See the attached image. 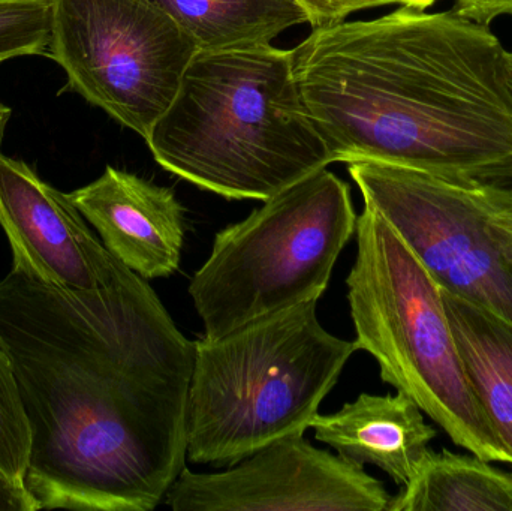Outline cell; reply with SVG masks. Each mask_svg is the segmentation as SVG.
I'll use <instances>...</instances> for the list:
<instances>
[{
  "mask_svg": "<svg viewBox=\"0 0 512 511\" xmlns=\"http://www.w3.org/2000/svg\"><path fill=\"white\" fill-rule=\"evenodd\" d=\"M318 300L195 342L188 459L228 468L279 438L306 434L357 347L322 327Z\"/></svg>",
  "mask_w": 512,
  "mask_h": 511,
  "instance_id": "4",
  "label": "cell"
},
{
  "mask_svg": "<svg viewBox=\"0 0 512 511\" xmlns=\"http://www.w3.org/2000/svg\"><path fill=\"white\" fill-rule=\"evenodd\" d=\"M442 299L469 383L512 456V326L465 297Z\"/></svg>",
  "mask_w": 512,
  "mask_h": 511,
  "instance_id": "13",
  "label": "cell"
},
{
  "mask_svg": "<svg viewBox=\"0 0 512 511\" xmlns=\"http://www.w3.org/2000/svg\"><path fill=\"white\" fill-rule=\"evenodd\" d=\"M453 11L474 23L490 27L502 15L512 17V0H456Z\"/></svg>",
  "mask_w": 512,
  "mask_h": 511,
  "instance_id": "19",
  "label": "cell"
},
{
  "mask_svg": "<svg viewBox=\"0 0 512 511\" xmlns=\"http://www.w3.org/2000/svg\"><path fill=\"white\" fill-rule=\"evenodd\" d=\"M357 219L348 183L322 168L219 231L189 285L204 338L319 300Z\"/></svg>",
  "mask_w": 512,
  "mask_h": 511,
  "instance_id": "6",
  "label": "cell"
},
{
  "mask_svg": "<svg viewBox=\"0 0 512 511\" xmlns=\"http://www.w3.org/2000/svg\"><path fill=\"white\" fill-rule=\"evenodd\" d=\"M51 0L0 2V63L21 56H47Z\"/></svg>",
  "mask_w": 512,
  "mask_h": 511,
  "instance_id": "17",
  "label": "cell"
},
{
  "mask_svg": "<svg viewBox=\"0 0 512 511\" xmlns=\"http://www.w3.org/2000/svg\"><path fill=\"white\" fill-rule=\"evenodd\" d=\"M32 432L8 354L0 345V471L24 488Z\"/></svg>",
  "mask_w": 512,
  "mask_h": 511,
  "instance_id": "16",
  "label": "cell"
},
{
  "mask_svg": "<svg viewBox=\"0 0 512 511\" xmlns=\"http://www.w3.org/2000/svg\"><path fill=\"white\" fill-rule=\"evenodd\" d=\"M348 302L355 347L378 362L384 383L411 398L454 444L512 467L463 368L442 290L390 224L364 204Z\"/></svg>",
  "mask_w": 512,
  "mask_h": 511,
  "instance_id": "5",
  "label": "cell"
},
{
  "mask_svg": "<svg viewBox=\"0 0 512 511\" xmlns=\"http://www.w3.org/2000/svg\"><path fill=\"white\" fill-rule=\"evenodd\" d=\"M387 511H512V473L472 453L429 449Z\"/></svg>",
  "mask_w": 512,
  "mask_h": 511,
  "instance_id": "14",
  "label": "cell"
},
{
  "mask_svg": "<svg viewBox=\"0 0 512 511\" xmlns=\"http://www.w3.org/2000/svg\"><path fill=\"white\" fill-rule=\"evenodd\" d=\"M394 5L415 6L420 9H429L432 6L429 0H394Z\"/></svg>",
  "mask_w": 512,
  "mask_h": 511,
  "instance_id": "22",
  "label": "cell"
},
{
  "mask_svg": "<svg viewBox=\"0 0 512 511\" xmlns=\"http://www.w3.org/2000/svg\"><path fill=\"white\" fill-rule=\"evenodd\" d=\"M0 2H2V0H0Z\"/></svg>",
  "mask_w": 512,
  "mask_h": 511,
  "instance_id": "25",
  "label": "cell"
},
{
  "mask_svg": "<svg viewBox=\"0 0 512 511\" xmlns=\"http://www.w3.org/2000/svg\"><path fill=\"white\" fill-rule=\"evenodd\" d=\"M0 345L29 417L36 509L155 510L186 468L195 342L146 279L117 258L92 291L12 267Z\"/></svg>",
  "mask_w": 512,
  "mask_h": 511,
  "instance_id": "1",
  "label": "cell"
},
{
  "mask_svg": "<svg viewBox=\"0 0 512 511\" xmlns=\"http://www.w3.org/2000/svg\"><path fill=\"white\" fill-rule=\"evenodd\" d=\"M390 500L363 465L292 434L221 473L185 468L165 504L176 511H387Z\"/></svg>",
  "mask_w": 512,
  "mask_h": 511,
  "instance_id": "9",
  "label": "cell"
},
{
  "mask_svg": "<svg viewBox=\"0 0 512 511\" xmlns=\"http://www.w3.org/2000/svg\"><path fill=\"white\" fill-rule=\"evenodd\" d=\"M309 15V24L328 26L345 20L352 12L376 6L394 5V0H298Z\"/></svg>",
  "mask_w": 512,
  "mask_h": 511,
  "instance_id": "18",
  "label": "cell"
},
{
  "mask_svg": "<svg viewBox=\"0 0 512 511\" xmlns=\"http://www.w3.org/2000/svg\"><path fill=\"white\" fill-rule=\"evenodd\" d=\"M48 57L65 90L146 140L176 98L197 45L150 0H51Z\"/></svg>",
  "mask_w": 512,
  "mask_h": 511,
  "instance_id": "8",
  "label": "cell"
},
{
  "mask_svg": "<svg viewBox=\"0 0 512 511\" xmlns=\"http://www.w3.org/2000/svg\"><path fill=\"white\" fill-rule=\"evenodd\" d=\"M167 12L198 51L271 44L289 27L309 23L298 0H150Z\"/></svg>",
  "mask_w": 512,
  "mask_h": 511,
  "instance_id": "15",
  "label": "cell"
},
{
  "mask_svg": "<svg viewBox=\"0 0 512 511\" xmlns=\"http://www.w3.org/2000/svg\"><path fill=\"white\" fill-rule=\"evenodd\" d=\"M12 110L8 105L0 101V144H2L3 134H5L6 125L11 119Z\"/></svg>",
  "mask_w": 512,
  "mask_h": 511,
  "instance_id": "21",
  "label": "cell"
},
{
  "mask_svg": "<svg viewBox=\"0 0 512 511\" xmlns=\"http://www.w3.org/2000/svg\"><path fill=\"white\" fill-rule=\"evenodd\" d=\"M32 500L23 486L6 477L0 471V511H36Z\"/></svg>",
  "mask_w": 512,
  "mask_h": 511,
  "instance_id": "20",
  "label": "cell"
},
{
  "mask_svg": "<svg viewBox=\"0 0 512 511\" xmlns=\"http://www.w3.org/2000/svg\"><path fill=\"white\" fill-rule=\"evenodd\" d=\"M429 2H430V5L433 6V5H435L436 0H429Z\"/></svg>",
  "mask_w": 512,
  "mask_h": 511,
  "instance_id": "24",
  "label": "cell"
},
{
  "mask_svg": "<svg viewBox=\"0 0 512 511\" xmlns=\"http://www.w3.org/2000/svg\"><path fill=\"white\" fill-rule=\"evenodd\" d=\"M508 57H510V81H511V87H512V51H510V54H508Z\"/></svg>",
  "mask_w": 512,
  "mask_h": 511,
  "instance_id": "23",
  "label": "cell"
},
{
  "mask_svg": "<svg viewBox=\"0 0 512 511\" xmlns=\"http://www.w3.org/2000/svg\"><path fill=\"white\" fill-rule=\"evenodd\" d=\"M0 227L14 267L65 290L92 291L110 281L116 257L87 227L69 194L26 162L0 152Z\"/></svg>",
  "mask_w": 512,
  "mask_h": 511,
  "instance_id": "10",
  "label": "cell"
},
{
  "mask_svg": "<svg viewBox=\"0 0 512 511\" xmlns=\"http://www.w3.org/2000/svg\"><path fill=\"white\" fill-rule=\"evenodd\" d=\"M348 171L442 290L512 326V192L387 162H349Z\"/></svg>",
  "mask_w": 512,
  "mask_h": 511,
  "instance_id": "7",
  "label": "cell"
},
{
  "mask_svg": "<svg viewBox=\"0 0 512 511\" xmlns=\"http://www.w3.org/2000/svg\"><path fill=\"white\" fill-rule=\"evenodd\" d=\"M69 198L110 254L141 278H168L179 269L185 209L170 188L107 167Z\"/></svg>",
  "mask_w": 512,
  "mask_h": 511,
  "instance_id": "11",
  "label": "cell"
},
{
  "mask_svg": "<svg viewBox=\"0 0 512 511\" xmlns=\"http://www.w3.org/2000/svg\"><path fill=\"white\" fill-rule=\"evenodd\" d=\"M292 53L333 162L403 165L512 192L510 51L490 27L400 5L315 27Z\"/></svg>",
  "mask_w": 512,
  "mask_h": 511,
  "instance_id": "2",
  "label": "cell"
},
{
  "mask_svg": "<svg viewBox=\"0 0 512 511\" xmlns=\"http://www.w3.org/2000/svg\"><path fill=\"white\" fill-rule=\"evenodd\" d=\"M424 416L403 393H363L337 413L316 414L310 428L316 441L346 461L378 467L397 485L406 486L438 435Z\"/></svg>",
  "mask_w": 512,
  "mask_h": 511,
  "instance_id": "12",
  "label": "cell"
},
{
  "mask_svg": "<svg viewBox=\"0 0 512 511\" xmlns=\"http://www.w3.org/2000/svg\"><path fill=\"white\" fill-rule=\"evenodd\" d=\"M146 143L165 170L228 200L267 201L333 164L291 50L271 44L198 51Z\"/></svg>",
  "mask_w": 512,
  "mask_h": 511,
  "instance_id": "3",
  "label": "cell"
}]
</instances>
